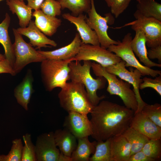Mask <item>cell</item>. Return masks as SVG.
<instances>
[{
    "instance_id": "11",
    "label": "cell",
    "mask_w": 161,
    "mask_h": 161,
    "mask_svg": "<svg viewBox=\"0 0 161 161\" xmlns=\"http://www.w3.org/2000/svg\"><path fill=\"white\" fill-rule=\"evenodd\" d=\"M126 62L122 60L117 63L105 67L108 72L113 74L121 79L132 85L137 102V109L134 113L141 111L143 107L146 104L142 99L139 92V86L143 82L141 78L142 76L137 69L127 70L125 66Z\"/></svg>"
},
{
    "instance_id": "3",
    "label": "cell",
    "mask_w": 161,
    "mask_h": 161,
    "mask_svg": "<svg viewBox=\"0 0 161 161\" xmlns=\"http://www.w3.org/2000/svg\"><path fill=\"white\" fill-rule=\"evenodd\" d=\"M58 96L61 106L68 112H74L87 115L94 107L89 100L84 86L78 82H67Z\"/></svg>"
},
{
    "instance_id": "9",
    "label": "cell",
    "mask_w": 161,
    "mask_h": 161,
    "mask_svg": "<svg viewBox=\"0 0 161 161\" xmlns=\"http://www.w3.org/2000/svg\"><path fill=\"white\" fill-rule=\"evenodd\" d=\"M74 58L75 61H92L104 67L115 64L122 60L115 54L100 46L82 42L78 53Z\"/></svg>"
},
{
    "instance_id": "33",
    "label": "cell",
    "mask_w": 161,
    "mask_h": 161,
    "mask_svg": "<svg viewBox=\"0 0 161 161\" xmlns=\"http://www.w3.org/2000/svg\"><path fill=\"white\" fill-rule=\"evenodd\" d=\"M154 123L161 128V105L158 103L146 104L141 111Z\"/></svg>"
},
{
    "instance_id": "8",
    "label": "cell",
    "mask_w": 161,
    "mask_h": 161,
    "mask_svg": "<svg viewBox=\"0 0 161 161\" xmlns=\"http://www.w3.org/2000/svg\"><path fill=\"white\" fill-rule=\"evenodd\" d=\"M136 20L128 24L135 31L142 30L146 39V44L150 48L161 44V21L155 18L143 16L137 10L134 13Z\"/></svg>"
},
{
    "instance_id": "35",
    "label": "cell",
    "mask_w": 161,
    "mask_h": 161,
    "mask_svg": "<svg viewBox=\"0 0 161 161\" xmlns=\"http://www.w3.org/2000/svg\"><path fill=\"white\" fill-rule=\"evenodd\" d=\"M154 79L145 77L143 79V82L139 86V89L151 88L154 89L161 96V75L155 77Z\"/></svg>"
},
{
    "instance_id": "13",
    "label": "cell",
    "mask_w": 161,
    "mask_h": 161,
    "mask_svg": "<svg viewBox=\"0 0 161 161\" xmlns=\"http://www.w3.org/2000/svg\"><path fill=\"white\" fill-rule=\"evenodd\" d=\"M63 124L67 130L77 139L91 136L92 127L87 115L74 112H68Z\"/></svg>"
},
{
    "instance_id": "26",
    "label": "cell",
    "mask_w": 161,
    "mask_h": 161,
    "mask_svg": "<svg viewBox=\"0 0 161 161\" xmlns=\"http://www.w3.org/2000/svg\"><path fill=\"white\" fill-rule=\"evenodd\" d=\"M122 134L130 144L131 155L141 151L145 143L150 139L130 127H128Z\"/></svg>"
},
{
    "instance_id": "27",
    "label": "cell",
    "mask_w": 161,
    "mask_h": 161,
    "mask_svg": "<svg viewBox=\"0 0 161 161\" xmlns=\"http://www.w3.org/2000/svg\"><path fill=\"white\" fill-rule=\"evenodd\" d=\"M137 10L143 16L161 21V4L155 0H139Z\"/></svg>"
},
{
    "instance_id": "21",
    "label": "cell",
    "mask_w": 161,
    "mask_h": 161,
    "mask_svg": "<svg viewBox=\"0 0 161 161\" xmlns=\"http://www.w3.org/2000/svg\"><path fill=\"white\" fill-rule=\"evenodd\" d=\"M112 161H128L131 155L130 143L122 134L110 138Z\"/></svg>"
},
{
    "instance_id": "36",
    "label": "cell",
    "mask_w": 161,
    "mask_h": 161,
    "mask_svg": "<svg viewBox=\"0 0 161 161\" xmlns=\"http://www.w3.org/2000/svg\"><path fill=\"white\" fill-rule=\"evenodd\" d=\"M131 0H113L111 6V11L117 18L127 8Z\"/></svg>"
},
{
    "instance_id": "19",
    "label": "cell",
    "mask_w": 161,
    "mask_h": 161,
    "mask_svg": "<svg viewBox=\"0 0 161 161\" xmlns=\"http://www.w3.org/2000/svg\"><path fill=\"white\" fill-rule=\"evenodd\" d=\"M135 36L131 42V47L140 61L145 66L149 68L153 67H161V64L154 62L150 60L147 56V50L146 47V39L143 32L137 29Z\"/></svg>"
},
{
    "instance_id": "25",
    "label": "cell",
    "mask_w": 161,
    "mask_h": 161,
    "mask_svg": "<svg viewBox=\"0 0 161 161\" xmlns=\"http://www.w3.org/2000/svg\"><path fill=\"white\" fill-rule=\"evenodd\" d=\"M77 146L71 157V161H89L90 156L95 150L96 141L90 142L88 137L77 139Z\"/></svg>"
},
{
    "instance_id": "20",
    "label": "cell",
    "mask_w": 161,
    "mask_h": 161,
    "mask_svg": "<svg viewBox=\"0 0 161 161\" xmlns=\"http://www.w3.org/2000/svg\"><path fill=\"white\" fill-rule=\"evenodd\" d=\"M32 16L35 18V24L45 35L51 36L56 32L61 26L62 21L56 17L47 15L40 10H35Z\"/></svg>"
},
{
    "instance_id": "44",
    "label": "cell",
    "mask_w": 161,
    "mask_h": 161,
    "mask_svg": "<svg viewBox=\"0 0 161 161\" xmlns=\"http://www.w3.org/2000/svg\"><path fill=\"white\" fill-rule=\"evenodd\" d=\"M136 1L137 2H138L139 1V0H136Z\"/></svg>"
},
{
    "instance_id": "1",
    "label": "cell",
    "mask_w": 161,
    "mask_h": 161,
    "mask_svg": "<svg viewBox=\"0 0 161 161\" xmlns=\"http://www.w3.org/2000/svg\"><path fill=\"white\" fill-rule=\"evenodd\" d=\"M134 112L125 106L102 100L90 113L92 133L97 141L122 134L129 127Z\"/></svg>"
},
{
    "instance_id": "31",
    "label": "cell",
    "mask_w": 161,
    "mask_h": 161,
    "mask_svg": "<svg viewBox=\"0 0 161 161\" xmlns=\"http://www.w3.org/2000/svg\"><path fill=\"white\" fill-rule=\"evenodd\" d=\"M10 151L7 155H0V161H21L23 145L21 138L12 141Z\"/></svg>"
},
{
    "instance_id": "29",
    "label": "cell",
    "mask_w": 161,
    "mask_h": 161,
    "mask_svg": "<svg viewBox=\"0 0 161 161\" xmlns=\"http://www.w3.org/2000/svg\"><path fill=\"white\" fill-rule=\"evenodd\" d=\"M109 138L105 140L96 141L95 150L90 161H112Z\"/></svg>"
},
{
    "instance_id": "12",
    "label": "cell",
    "mask_w": 161,
    "mask_h": 161,
    "mask_svg": "<svg viewBox=\"0 0 161 161\" xmlns=\"http://www.w3.org/2000/svg\"><path fill=\"white\" fill-rule=\"evenodd\" d=\"M91 8L87 13L88 17H86V21L89 27L96 32L100 46L107 49L112 45L117 44L120 41L112 39L108 34V23L112 16L110 14H108L105 17H102L97 12L94 0H91Z\"/></svg>"
},
{
    "instance_id": "23",
    "label": "cell",
    "mask_w": 161,
    "mask_h": 161,
    "mask_svg": "<svg viewBox=\"0 0 161 161\" xmlns=\"http://www.w3.org/2000/svg\"><path fill=\"white\" fill-rule=\"evenodd\" d=\"M10 21V17L9 14L6 13L5 18L0 23V43L4 47L5 59L9 61L13 68L15 62V57L13 44L8 32Z\"/></svg>"
},
{
    "instance_id": "34",
    "label": "cell",
    "mask_w": 161,
    "mask_h": 161,
    "mask_svg": "<svg viewBox=\"0 0 161 161\" xmlns=\"http://www.w3.org/2000/svg\"><path fill=\"white\" fill-rule=\"evenodd\" d=\"M61 9L60 3L55 0H45L40 7V10L44 14L53 17L60 16Z\"/></svg>"
},
{
    "instance_id": "30",
    "label": "cell",
    "mask_w": 161,
    "mask_h": 161,
    "mask_svg": "<svg viewBox=\"0 0 161 161\" xmlns=\"http://www.w3.org/2000/svg\"><path fill=\"white\" fill-rule=\"evenodd\" d=\"M161 139H150L144 145L142 151L148 157L155 160L161 158Z\"/></svg>"
},
{
    "instance_id": "39",
    "label": "cell",
    "mask_w": 161,
    "mask_h": 161,
    "mask_svg": "<svg viewBox=\"0 0 161 161\" xmlns=\"http://www.w3.org/2000/svg\"><path fill=\"white\" fill-rule=\"evenodd\" d=\"M154 160L147 156L142 151L131 155L128 161H154Z\"/></svg>"
},
{
    "instance_id": "24",
    "label": "cell",
    "mask_w": 161,
    "mask_h": 161,
    "mask_svg": "<svg viewBox=\"0 0 161 161\" xmlns=\"http://www.w3.org/2000/svg\"><path fill=\"white\" fill-rule=\"evenodd\" d=\"M6 4L13 14H16L19 19V24L21 27H26L31 20L32 9L26 5L24 1L6 0Z\"/></svg>"
},
{
    "instance_id": "4",
    "label": "cell",
    "mask_w": 161,
    "mask_h": 161,
    "mask_svg": "<svg viewBox=\"0 0 161 161\" xmlns=\"http://www.w3.org/2000/svg\"><path fill=\"white\" fill-rule=\"evenodd\" d=\"M75 58L66 60L46 59L41 62V74L46 90L51 92L55 88H64L70 80L69 64Z\"/></svg>"
},
{
    "instance_id": "16",
    "label": "cell",
    "mask_w": 161,
    "mask_h": 161,
    "mask_svg": "<svg viewBox=\"0 0 161 161\" xmlns=\"http://www.w3.org/2000/svg\"><path fill=\"white\" fill-rule=\"evenodd\" d=\"M16 30L21 35L28 37L30 40V44L32 46L36 47V49L50 47L47 45L54 47L57 46L55 41L47 37L37 27L33 21L31 20L26 27H21Z\"/></svg>"
},
{
    "instance_id": "17",
    "label": "cell",
    "mask_w": 161,
    "mask_h": 161,
    "mask_svg": "<svg viewBox=\"0 0 161 161\" xmlns=\"http://www.w3.org/2000/svg\"><path fill=\"white\" fill-rule=\"evenodd\" d=\"M82 41L78 33H76L71 43L58 49L51 51H38L46 59L66 60L74 58L78 53Z\"/></svg>"
},
{
    "instance_id": "7",
    "label": "cell",
    "mask_w": 161,
    "mask_h": 161,
    "mask_svg": "<svg viewBox=\"0 0 161 161\" xmlns=\"http://www.w3.org/2000/svg\"><path fill=\"white\" fill-rule=\"evenodd\" d=\"M13 32L15 37L13 49L15 57L13 68L16 74L27 64L33 62H41L46 58L30 44L25 41L16 29L13 28Z\"/></svg>"
},
{
    "instance_id": "5",
    "label": "cell",
    "mask_w": 161,
    "mask_h": 161,
    "mask_svg": "<svg viewBox=\"0 0 161 161\" xmlns=\"http://www.w3.org/2000/svg\"><path fill=\"white\" fill-rule=\"evenodd\" d=\"M91 68L96 76L106 79L108 83L106 90L110 95L118 96L126 107L134 113L137 111V102L134 91L131 89L130 84L117 78L115 75L107 72L105 67L94 62L92 63Z\"/></svg>"
},
{
    "instance_id": "32",
    "label": "cell",
    "mask_w": 161,
    "mask_h": 161,
    "mask_svg": "<svg viewBox=\"0 0 161 161\" xmlns=\"http://www.w3.org/2000/svg\"><path fill=\"white\" fill-rule=\"evenodd\" d=\"M22 137L24 145L22 150L21 161H37L35 146L32 141L31 134L26 133Z\"/></svg>"
},
{
    "instance_id": "43",
    "label": "cell",
    "mask_w": 161,
    "mask_h": 161,
    "mask_svg": "<svg viewBox=\"0 0 161 161\" xmlns=\"http://www.w3.org/2000/svg\"><path fill=\"white\" fill-rule=\"evenodd\" d=\"M3 0H0V1H3ZM21 0L24 1V0Z\"/></svg>"
},
{
    "instance_id": "37",
    "label": "cell",
    "mask_w": 161,
    "mask_h": 161,
    "mask_svg": "<svg viewBox=\"0 0 161 161\" xmlns=\"http://www.w3.org/2000/svg\"><path fill=\"white\" fill-rule=\"evenodd\" d=\"M147 56L150 59H158L159 64H161V44L155 47L150 48L147 51Z\"/></svg>"
},
{
    "instance_id": "42",
    "label": "cell",
    "mask_w": 161,
    "mask_h": 161,
    "mask_svg": "<svg viewBox=\"0 0 161 161\" xmlns=\"http://www.w3.org/2000/svg\"><path fill=\"white\" fill-rule=\"evenodd\" d=\"M5 59L4 55H3L0 53V60H4Z\"/></svg>"
},
{
    "instance_id": "22",
    "label": "cell",
    "mask_w": 161,
    "mask_h": 161,
    "mask_svg": "<svg viewBox=\"0 0 161 161\" xmlns=\"http://www.w3.org/2000/svg\"><path fill=\"white\" fill-rule=\"evenodd\" d=\"M54 135L56 145L65 156L71 158L77 145V139L66 129L56 130Z\"/></svg>"
},
{
    "instance_id": "38",
    "label": "cell",
    "mask_w": 161,
    "mask_h": 161,
    "mask_svg": "<svg viewBox=\"0 0 161 161\" xmlns=\"http://www.w3.org/2000/svg\"><path fill=\"white\" fill-rule=\"evenodd\" d=\"M2 73H8L12 76L16 75L10 63L6 59L0 60V74Z\"/></svg>"
},
{
    "instance_id": "6",
    "label": "cell",
    "mask_w": 161,
    "mask_h": 161,
    "mask_svg": "<svg viewBox=\"0 0 161 161\" xmlns=\"http://www.w3.org/2000/svg\"><path fill=\"white\" fill-rule=\"evenodd\" d=\"M132 39L131 33L128 32L125 35L121 41L117 44L110 45L107 49L110 51L114 52L126 63L125 66H131L139 70L142 76H151L155 77L161 75V71L154 70L142 65L137 60L134 55L130 46Z\"/></svg>"
},
{
    "instance_id": "41",
    "label": "cell",
    "mask_w": 161,
    "mask_h": 161,
    "mask_svg": "<svg viewBox=\"0 0 161 161\" xmlns=\"http://www.w3.org/2000/svg\"><path fill=\"white\" fill-rule=\"evenodd\" d=\"M113 0H105L107 6L110 7Z\"/></svg>"
},
{
    "instance_id": "18",
    "label": "cell",
    "mask_w": 161,
    "mask_h": 161,
    "mask_svg": "<svg viewBox=\"0 0 161 161\" xmlns=\"http://www.w3.org/2000/svg\"><path fill=\"white\" fill-rule=\"evenodd\" d=\"M33 80L32 71L28 69L22 81L14 90V96L18 103L26 111L28 110V105L34 92Z\"/></svg>"
},
{
    "instance_id": "28",
    "label": "cell",
    "mask_w": 161,
    "mask_h": 161,
    "mask_svg": "<svg viewBox=\"0 0 161 161\" xmlns=\"http://www.w3.org/2000/svg\"><path fill=\"white\" fill-rule=\"evenodd\" d=\"M61 9L67 8L72 15L77 16L84 13H87L91 7V0H57Z\"/></svg>"
},
{
    "instance_id": "15",
    "label": "cell",
    "mask_w": 161,
    "mask_h": 161,
    "mask_svg": "<svg viewBox=\"0 0 161 161\" xmlns=\"http://www.w3.org/2000/svg\"><path fill=\"white\" fill-rule=\"evenodd\" d=\"M129 127L149 139H161V128L141 111L134 113Z\"/></svg>"
},
{
    "instance_id": "40",
    "label": "cell",
    "mask_w": 161,
    "mask_h": 161,
    "mask_svg": "<svg viewBox=\"0 0 161 161\" xmlns=\"http://www.w3.org/2000/svg\"><path fill=\"white\" fill-rule=\"evenodd\" d=\"M45 0H27V5L35 10L40 9L41 6Z\"/></svg>"
},
{
    "instance_id": "14",
    "label": "cell",
    "mask_w": 161,
    "mask_h": 161,
    "mask_svg": "<svg viewBox=\"0 0 161 161\" xmlns=\"http://www.w3.org/2000/svg\"><path fill=\"white\" fill-rule=\"evenodd\" d=\"M62 16L64 18L75 25L83 43L100 46L96 32L89 27L86 22V15L81 14L75 16L69 13H65L62 15Z\"/></svg>"
},
{
    "instance_id": "2",
    "label": "cell",
    "mask_w": 161,
    "mask_h": 161,
    "mask_svg": "<svg viewBox=\"0 0 161 161\" xmlns=\"http://www.w3.org/2000/svg\"><path fill=\"white\" fill-rule=\"evenodd\" d=\"M83 61V65L79 61H72L69 63L70 80L84 86L89 100L95 106L105 98L104 95L98 96L97 91L105 87L107 80L103 77H97L96 79L93 78L90 72L92 62L90 61Z\"/></svg>"
},
{
    "instance_id": "10",
    "label": "cell",
    "mask_w": 161,
    "mask_h": 161,
    "mask_svg": "<svg viewBox=\"0 0 161 161\" xmlns=\"http://www.w3.org/2000/svg\"><path fill=\"white\" fill-rule=\"evenodd\" d=\"M35 146L37 161H71V158L60 152L52 131L38 136Z\"/></svg>"
}]
</instances>
